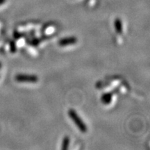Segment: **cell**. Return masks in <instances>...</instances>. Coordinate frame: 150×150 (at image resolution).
I'll list each match as a JSON object with an SVG mask.
<instances>
[{
    "instance_id": "1",
    "label": "cell",
    "mask_w": 150,
    "mask_h": 150,
    "mask_svg": "<svg viewBox=\"0 0 150 150\" xmlns=\"http://www.w3.org/2000/svg\"><path fill=\"white\" fill-rule=\"evenodd\" d=\"M68 115H69V117H70V119L74 122L75 125H76V126L77 127V128L79 129L81 132L86 133V131H87L88 130L87 126H86V124L83 122V120L81 119L79 116L78 114L76 113V112L75 111L74 109L71 108V109L69 110Z\"/></svg>"
},
{
    "instance_id": "2",
    "label": "cell",
    "mask_w": 150,
    "mask_h": 150,
    "mask_svg": "<svg viewBox=\"0 0 150 150\" xmlns=\"http://www.w3.org/2000/svg\"><path fill=\"white\" fill-rule=\"evenodd\" d=\"M15 80L18 82H29V83H36L38 81V77L34 74H18L15 76Z\"/></svg>"
},
{
    "instance_id": "3",
    "label": "cell",
    "mask_w": 150,
    "mask_h": 150,
    "mask_svg": "<svg viewBox=\"0 0 150 150\" xmlns=\"http://www.w3.org/2000/svg\"><path fill=\"white\" fill-rule=\"evenodd\" d=\"M77 42V38L74 36H70L63 38L60 39L58 41V45L61 47H65L74 45L75 43Z\"/></svg>"
},
{
    "instance_id": "4",
    "label": "cell",
    "mask_w": 150,
    "mask_h": 150,
    "mask_svg": "<svg viewBox=\"0 0 150 150\" xmlns=\"http://www.w3.org/2000/svg\"><path fill=\"white\" fill-rule=\"evenodd\" d=\"M112 97V93H104L102 94V97H101V102H102V104H104L105 105H108L111 103Z\"/></svg>"
},
{
    "instance_id": "5",
    "label": "cell",
    "mask_w": 150,
    "mask_h": 150,
    "mask_svg": "<svg viewBox=\"0 0 150 150\" xmlns=\"http://www.w3.org/2000/svg\"><path fill=\"white\" fill-rule=\"evenodd\" d=\"M114 27H115V31L119 34H122L123 31L122 23L120 18H116L114 21Z\"/></svg>"
},
{
    "instance_id": "6",
    "label": "cell",
    "mask_w": 150,
    "mask_h": 150,
    "mask_svg": "<svg viewBox=\"0 0 150 150\" xmlns=\"http://www.w3.org/2000/svg\"><path fill=\"white\" fill-rule=\"evenodd\" d=\"M70 138L69 136H65L63 138V142H62V146H61V149L62 150H67L69 148V145H70Z\"/></svg>"
},
{
    "instance_id": "7",
    "label": "cell",
    "mask_w": 150,
    "mask_h": 150,
    "mask_svg": "<svg viewBox=\"0 0 150 150\" xmlns=\"http://www.w3.org/2000/svg\"><path fill=\"white\" fill-rule=\"evenodd\" d=\"M9 47H10V51L11 53L14 54L17 52V47L16 45V42L14 41H11L10 45H9Z\"/></svg>"
},
{
    "instance_id": "8",
    "label": "cell",
    "mask_w": 150,
    "mask_h": 150,
    "mask_svg": "<svg viewBox=\"0 0 150 150\" xmlns=\"http://www.w3.org/2000/svg\"><path fill=\"white\" fill-rule=\"evenodd\" d=\"M41 42V39L40 38H35L32 40L31 41H29V43L31 45H33V46H37L38 45L39 43Z\"/></svg>"
},
{
    "instance_id": "9",
    "label": "cell",
    "mask_w": 150,
    "mask_h": 150,
    "mask_svg": "<svg viewBox=\"0 0 150 150\" xmlns=\"http://www.w3.org/2000/svg\"><path fill=\"white\" fill-rule=\"evenodd\" d=\"M24 34L22 33H19L18 32V31H15L14 32V34H13V36L16 39H17V40H18V39H20V38L23 37L24 36Z\"/></svg>"
},
{
    "instance_id": "10",
    "label": "cell",
    "mask_w": 150,
    "mask_h": 150,
    "mask_svg": "<svg viewBox=\"0 0 150 150\" xmlns=\"http://www.w3.org/2000/svg\"><path fill=\"white\" fill-rule=\"evenodd\" d=\"M4 1V0H0V4H2Z\"/></svg>"
},
{
    "instance_id": "11",
    "label": "cell",
    "mask_w": 150,
    "mask_h": 150,
    "mask_svg": "<svg viewBox=\"0 0 150 150\" xmlns=\"http://www.w3.org/2000/svg\"><path fill=\"white\" fill-rule=\"evenodd\" d=\"M1 63H0V68H1Z\"/></svg>"
}]
</instances>
